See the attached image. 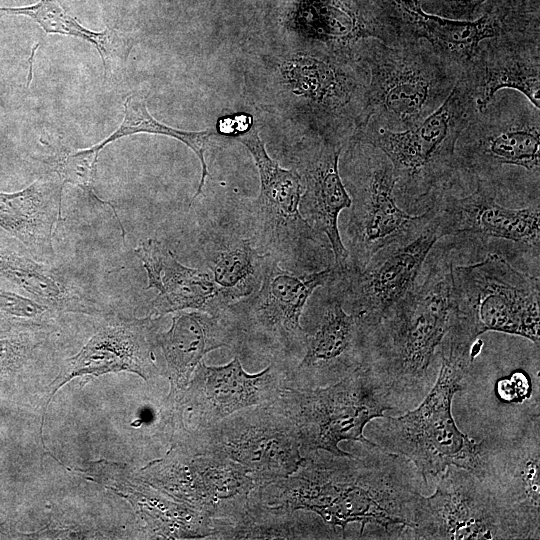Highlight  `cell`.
I'll return each mask as SVG.
<instances>
[{"mask_svg":"<svg viewBox=\"0 0 540 540\" xmlns=\"http://www.w3.org/2000/svg\"><path fill=\"white\" fill-rule=\"evenodd\" d=\"M448 7L449 12L457 18L470 20L476 9L489 0H442Z\"/></svg>","mask_w":540,"mask_h":540,"instance_id":"836d02e7","label":"cell"},{"mask_svg":"<svg viewBox=\"0 0 540 540\" xmlns=\"http://www.w3.org/2000/svg\"><path fill=\"white\" fill-rule=\"evenodd\" d=\"M503 166L522 168L539 182V108L521 93L500 90L484 110L474 113L460 134L454 180L465 174L495 185Z\"/></svg>","mask_w":540,"mask_h":540,"instance_id":"4fadbf2b","label":"cell"},{"mask_svg":"<svg viewBox=\"0 0 540 540\" xmlns=\"http://www.w3.org/2000/svg\"><path fill=\"white\" fill-rule=\"evenodd\" d=\"M148 279L146 289H156L151 301L156 316L187 309L221 316L231 304L209 271L191 268L156 239H147L135 249Z\"/></svg>","mask_w":540,"mask_h":540,"instance_id":"7402d4cb","label":"cell"},{"mask_svg":"<svg viewBox=\"0 0 540 540\" xmlns=\"http://www.w3.org/2000/svg\"><path fill=\"white\" fill-rule=\"evenodd\" d=\"M539 416L524 432L486 446V480L504 512L510 539L540 538Z\"/></svg>","mask_w":540,"mask_h":540,"instance_id":"e0dca14e","label":"cell"},{"mask_svg":"<svg viewBox=\"0 0 540 540\" xmlns=\"http://www.w3.org/2000/svg\"><path fill=\"white\" fill-rule=\"evenodd\" d=\"M478 337L455 320L439 348L440 365L424 400L398 417L383 416L367 424L370 439L382 450L410 460L425 487L449 466L485 477L486 441L461 432L452 415V400L463 389Z\"/></svg>","mask_w":540,"mask_h":540,"instance_id":"7a4b0ae2","label":"cell"},{"mask_svg":"<svg viewBox=\"0 0 540 540\" xmlns=\"http://www.w3.org/2000/svg\"><path fill=\"white\" fill-rule=\"evenodd\" d=\"M476 111L473 86L461 74L445 101L417 125L402 131L366 127L351 140L373 146L388 157L398 204L425 210L453 183L455 146Z\"/></svg>","mask_w":540,"mask_h":540,"instance_id":"277c9868","label":"cell"},{"mask_svg":"<svg viewBox=\"0 0 540 540\" xmlns=\"http://www.w3.org/2000/svg\"><path fill=\"white\" fill-rule=\"evenodd\" d=\"M337 275L334 264L296 274L269 258L260 287L222 314L234 337L233 349L294 366L306 347L307 335L300 323L304 307L317 288L329 285Z\"/></svg>","mask_w":540,"mask_h":540,"instance_id":"8992f818","label":"cell"},{"mask_svg":"<svg viewBox=\"0 0 540 540\" xmlns=\"http://www.w3.org/2000/svg\"><path fill=\"white\" fill-rule=\"evenodd\" d=\"M182 439L192 454L239 464L259 487L293 474L304 459L297 427L277 401L240 410Z\"/></svg>","mask_w":540,"mask_h":540,"instance_id":"30bf717a","label":"cell"},{"mask_svg":"<svg viewBox=\"0 0 540 540\" xmlns=\"http://www.w3.org/2000/svg\"><path fill=\"white\" fill-rule=\"evenodd\" d=\"M456 319L479 337L487 331L524 337L540 346L539 277L514 268L499 253L452 268Z\"/></svg>","mask_w":540,"mask_h":540,"instance_id":"8fae6325","label":"cell"},{"mask_svg":"<svg viewBox=\"0 0 540 540\" xmlns=\"http://www.w3.org/2000/svg\"><path fill=\"white\" fill-rule=\"evenodd\" d=\"M0 276L57 311L101 313L102 307L75 280L38 261L26 248L0 234Z\"/></svg>","mask_w":540,"mask_h":540,"instance_id":"d4e9b609","label":"cell"},{"mask_svg":"<svg viewBox=\"0 0 540 540\" xmlns=\"http://www.w3.org/2000/svg\"><path fill=\"white\" fill-rule=\"evenodd\" d=\"M236 138L253 156L260 178V193L249 214L250 239L257 250L296 274L333 265L327 238L300 213L304 186L299 171L284 169L270 158L255 128Z\"/></svg>","mask_w":540,"mask_h":540,"instance_id":"52a82bcc","label":"cell"},{"mask_svg":"<svg viewBox=\"0 0 540 540\" xmlns=\"http://www.w3.org/2000/svg\"><path fill=\"white\" fill-rule=\"evenodd\" d=\"M268 259L250 238H235L214 246L207 254V265L217 286L233 303L260 287Z\"/></svg>","mask_w":540,"mask_h":540,"instance_id":"f546056e","label":"cell"},{"mask_svg":"<svg viewBox=\"0 0 540 540\" xmlns=\"http://www.w3.org/2000/svg\"><path fill=\"white\" fill-rule=\"evenodd\" d=\"M361 59L369 82L356 133L366 127L402 131L447 98L461 76L424 41L387 45L370 38Z\"/></svg>","mask_w":540,"mask_h":540,"instance_id":"5b68a950","label":"cell"},{"mask_svg":"<svg viewBox=\"0 0 540 540\" xmlns=\"http://www.w3.org/2000/svg\"><path fill=\"white\" fill-rule=\"evenodd\" d=\"M539 30L512 32L488 39L464 74L471 82L477 111L500 90H515L540 107Z\"/></svg>","mask_w":540,"mask_h":540,"instance_id":"44dd1931","label":"cell"},{"mask_svg":"<svg viewBox=\"0 0 540 540\" xmlns=\"http://www.w3.org/2000/svg\"><path fill=\"white\" fill-rule=\"evenodd\" d=\"M0 12L27 16L46 33L77 37L91 43L100 54L105 77H114L115 70L118 72L125 68L134 45L130 37L117 30L96 32L85 28L57 0H39L25 7H0Z\"/></svg>","mask_w":540,"mask_h":540,"instance_id":"f1b7e54d","label":"cell"},{"mask_svg":"<svg viewBox=\"0 0 540 540\" xmlns=\"http://www.w3.org/2000/svg\"><path fill=\"white\" fill-rule=\"evenodd\" d=\"M435 492L420 496L414 539H510L504 512L486 478L449 466L436 479Z\"/></svg>","mask_w":540,"mask_h":540,"instance_id":"9a60e30c","label":"cell"},{"mask_svg":"<svg viewBox=\"0 0 540 540\" xmlns=\"http://www.w3.org/2000/svg\"><path fill=\"white\" fill-rule=\"evenodd\" d=\"M343 144L324 138L306 161L301 175L304 191L300 213L309 225L325 236L330 244L334 266L339 272L348 267L349 254L338 227L342 210L350 208L351 198L339 171Z\"/></svg>","mask_w":540,"mask_h":540,"instance_id":"603a6c76","label":"cell"},{"mask_svg":"<svg viewBox=\"0 0 540 540\" xmlns=\"http://www.w3.org/2000/svg\"><path fill=\"white\" fill-rule=\"evenodd\" d=\"M361 445L362 457L311 452L293 474L258 487L256 495L271 506L316 514L333 530L359 523L360 535L371 524L391 535L410 534L425 487L420 473L401 455Z\"/></svg>","mask_w":540,"mask_h":540,"instance_id":"6da1fadb","label":"cell"},{"mask_svg":"<svg viewBox=\"0 0 540 540\" xmlns=\"http://www.w3.org/2000/svg\"><path fill=\"white\" fill-rule=\"evenodd\" d=\"M99 153L90 147L74 153L59 154L52 160V168L64 183L76 185L98 203L110 207L124 236V226L117 210L111 203L102 200L95 191L94 178Z\"/></svg>","mask_w":540,"mask_h":540,"instance_id":"1f68e13d","label":"cell"},{"mask_svg":"<svg viewBox=\"0 0 540 540\" xmlns=\"http://www.w3.org/2000/svg\"><path fill=\"white\" fill-rule=\"evenodd\" d=\"M429 206L432 215L416 234L381 248L359 271L339 272L344 307L368 328L414 288L435 244L445 236L437 207Z\"/></svg>","mask_w":540,"mask_h":540,"instance_id":"5bb4252c","label":"cell"},{"mask_svg":"<svg viewBox=\"0 0 540 540\" xmlns=\"http://www.w3.org/2000/svg\"><path fill=\"white\" fill-rule=\"evenodd\" d=\"M427 270L370 328L368 366L404 408L429 392L438 374L439 348L455 321L451 255L437 249Z\"/></svg>","mask_w":540,"mask_h":540,"instance_id":"3957f363","label":"cell"},{"mask_svg":"<svg viewBox=\"0 0 540 540\" xmlns=\"http://www.w3.org/2000/svg\"><path fill=\"white\" fill-rule=\"evenodd\" d=\"M276 401L297 427L303 456L319 450L350 456L340 442L375 444L364 436L367 424L385 411L403 410L368 365L324 387H288Z\"/></svg>","mask_w":540,"mask_h":540,"instance_id":"ba28073f","label":"cell"},{"mask_svg":"<svg viewBox=\"0 0 540 540\" xmlns=\"http://www.w3.org/2000/svg\"><path fill=\"white\" fill-rule=\"evenodd\" d=\"M52 310L32 298L0 289V323L44 325L52 317Z\"/></svg>","mask_w":540,"mask_h":540,"instance_id":"d6a6232c","label":"cell"},{"mask_svg":"<svg viewBox=\"0 0 540 540\" xmlns=\"http://www.w3.org/2000/svg\"><path fill=\"white\" fill-rule=\"evenodd\" d=\"M536 0H501L477 20H454L423 11L421 0H375L383 43H427L460 75L476 57L481 44L512 32L539 30Z\"/></svg>","mask_w":540,"mask_h":540,"instance_id":"9c48e42d","label":"cell"},{"mask_svg":"<svg viewBox=\"0 0 540 540\" xmlns=\"http://www.w3.org/2000/svg\"><path fill=\"white\" fill-rule=\"evenodd\" d=\"M292 368L284 362H270L264 370L250 374L238 357L222 366H208L201 361L185 396L193 430L240 410L275 402L289 387Z\"/></svg>","mask_w":540,"mask_h":540,"instance_id":"ac0fdd59","label":"cell"},{"mask_svg":"<svg viewBox=\"0 0 540 540\" xmlns=\"http://www.w3.org/2000/svg\"><path fill=\"white\" fill-rule=\"evenodd\" d=\"M175 390H183L203 357L210 351L234 346L232 331L224 318L202 311H178L170 329L158 334Z\"/></svg>","mask_w":540,"mask_h":540,"instance_id":"4316f807","label":"cell"},{"mask_svg":"<svg viewBox=\"0 0 540 540\" xmlns=\"http://www.w3.org/2000/svg\"><path fill=\"white\" fill-rule=\"evenodd\" d=\"M158 344L151 317L106 327L70 359L71 376L128 370L148 380L154 373L153 348Z\"/></svg>","mask_w":540,"mask_h":540,"instance_id":"484cf974","label":"cell"},{"mask_svg":"<svg viewBox=\"0 0 540 540\" xmlns=\"http://www.w3.org/2000/svg\"><path fill=\"white\" fill-rule=\"evenodd\" d=\"M64 182L41 178L15 193H0V228L38 260L51 264L53 236L61 217Z\"/></svg>","mask_w":540,"mask_h":540,"instance_id":"cb8c5ba5","label":"cell"},{"mask_svg":"<svg viewBox=\"0 0 540 540\" xmlns=\"http://www.w3.org/2000/svg\"><path fill=\"white\" fill-rule=\"evenodd\" d=\"M431 203L438 209L445 236L468 233L482 240H507L539 256V200L524 208L507 207L497 200V186L477 180L470 194L458 198L449 195L447 189Z\"/></svg>","mask_w":540,"mask_h":540,"instance_id":"ffe728a7","label":"cell"},{"mask_svg":"<svg viewBox=\"0 0 540 540\" xmlns=\"http://www.w3.org/2000/svg\"><path fill=\"white\" fill-rule=\"evenodd\" d=\"M337 277L325 286L313 327L305 330L306 347L290 371L291 388L324 387L368 365L370 328L345 309Z\"/></svg>","mask_w":540,"mask_h":540,"instance_id":"2e32d148","label":"cell"},{"mask_svg":"<svg viewBox=\"0 0 540 540\" xmlns=\"http://www.w3.org/2000/svg\"><path fill=\"white\" fill-rule=\"evenodd\" d=\"M352 150L350 177L343 182L351 198L345 230L349 254L346 270L359 271L381 248L420 231L432 209L429 206L419 215L407 213L396 200L395 177L388 157L357 141H353Z\"/></svg>","mask_w":540,"mask_h":540,"instance_id":"7c38bea8","label":"cell"},{"mask_svg":"<svg viewBox=\"0 0 540 540\" xmlns=\"http://www.w3.org/2000/svg\"><path fill=\"white\" fill-rule=\"evenodd\" d=\"M162 467L157 482L213 521H233L259 486L239 464L216 455L193 454Z\"/></svg>","mask_w":540,"mask_h":540,"instance_id":"d6986e66","label":"cell"},{"mask_svg":"<svg viewBox=\"0 0 540 540\" xmlns=\"http://www.w3.org/2000/svg\"><path fill=\"white\" fill-rule=\"evenodd\" d=\"M256 490V489H255ZM252 492L246 510L233 521H213L212 539H309L318 538L322 523L307 511L290 510L262 502Z\"/></svg>","mask_w":540,"mask_h":540,"instance_id":"83f0119b","label":"cell"},{"mask_svg":"<svg viewBox=\"0 0 540 540\" xmlns=\"http://www.w3.org/2000/svg\"><path fill=\"white\" fill-rule=\"evenodd\" d=\"M137 133L159 134L176 138L188 146L201 163V178L191 203L201 194L209 175L204 153L208 147L212 130L189 132L169 127L158 122L147 110L145 98L140 94L129 95L124 102V118L120 126L106 139L91 148L100 152L106 145L122 137Z\"/></svg>","mask_w":540,"mask_h":540,"instance_id":"4dcf8cb0","label":"cell"}]
</instances>
